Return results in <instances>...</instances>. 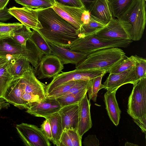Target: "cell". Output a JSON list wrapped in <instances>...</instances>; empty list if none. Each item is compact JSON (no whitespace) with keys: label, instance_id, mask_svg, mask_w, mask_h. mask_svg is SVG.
I'll use <instances>...</instances> for the list:
<instances>
[{"label":"cell","instance_id":"10","mask_svg":"<svg viewBox=\"0 0 146 146\" xmlns=\"http://www.w3.org/2000/svg\"><path fill=\"white\" fill-rule=\"evenodd\" d=\"M16 128L24 144L27 146H50L51 144L40 128L34 125L21 123Z\"/></svg>","mask_w":146,"mask_h":146},{"label":"cell","instance_id":"18","mask_svg":"<svg viewBox=\"0 0 146 146\" xmlns=\"http://www.w3.org/2000/svg\"><path fill=\"white\" fill-rule=\"evenodd\" d=\"M78 104V120L77 131L82 138L83 135L92 126L90 113L91 104L86 94Z\"/></svg>","mask_w":146,"mask_h":146},{"label":"cell","instance_id":"48","mask_svg":"<svg viewBox=\"0 0 146 146\" xmlns=\"http://www.w3.org/2000/svg\"><path fill=\"white\" fill-rule=\"evenodd\" d=\"M106 0V1H108V0Z\"/></svg>","mask_w":146,"mask_h":146},{"label":"cell","instance_id":"1","mask_svg":"<svg viewBox=\"0 0 146 146\" xmlns=\"http://www.w3.org/2000/svg\"><path fill=\"white\" fill-rule=\"evenodd\" d=\"M42 28L37 30L48 42L69 48L78 38L77 29L51 7L35 9Z\"/></svg>","mask_w":146,"mask_h":146},{"label":"cell","instance_id":"17","mask_svg":"<svg viewBox=\"0 0 146 146\" xmlns=\"http://www.w3.org/2000/svg\"><path fill=\"white\" fill-rule=\"evenodd\" d=\"M48 43L51 49V54L57 56L63 65L68 64L76 65L85 58L88 54Z\"/></svg>","mask_w":146,"mask_h":146},{"label":"cell","instance_id":"43","mask_svg":"<svg viewBox=\"0 0 146 146\" xmlns=\"http://www.w3.org/2000/svg\"><path fill=\"white\" fill-rule=\"evenodd\" d=\"M97 0H80L85 9L89 11Z\"/></svg>","mask_w":146,"mask_h":146},{"label":"cell","instance_id":"38","mask_svg":"<svg viewBox=\"0 0 146 146\" xmlns=\"http://www.w3.org/2000/svg\"><path fill=\"white\" fill-rule=\"evenodd\" d=\"M55 3L70 7L81 8L84 7L80 0H54Z\"/></svg>","mask_w":146,"mask_h":146},{"label":"cell","instance_id":"31","mask_svg":"<svg viewBox=\"0 0 146 146\" xmlns=\"http://www.w3.org/2000/svg\"><path fill=\"white\" fill-rule=\"evenodd\" d=\"M88 88L75 94H65L56 98L62 107L72 104L79 103L87 92Z\"/></svg>","mask_w":146,"mask_h":146},{"label":"cell","instance_id":"6","mask_svg":"<svg viewBox=\"0 0 146 146\" xmlns=\"http://www.w3.org/2000/svg\"><path fill=\"white\" fill-rule=\"evenodd\" d=\"M20 85L22 98L32 105L46 97V85L37 79L33 67L21 77Z\"/></svg>","mask_w":146,"mask_h":146},{"label":"cell","instance_id":"39","mask_svg":"<svg viewBox=\"0 0 146 146\" xmlns=\"http://www.w3.org/2000/svg\"><path fill=\"white\" fill-rule=\"evenodd\" d=\"M40 126V129L47 138L52 141V137L50 125L47 118L45 119Z\"/></svg>","mask_w":146,"mask_h":146},{"label":"cell","instance_id":"26","mask_svg":"<svg viewBox=\"0 0 146 146\" xmlns=\"http://www.w3.org/2000/svg\"><path fill=\"white\" fill-rule=\"evenodd\" d=\"M32 31L29 40L44 55L51 54V49L48 42L37 30H33Z\"/></svg>","mask_w":146,"mask_h":146},{"label":"cell","instance_id":"12","mask_svg":"<svg viewBox=\"0 0 146 146\" xmlns=\"http://www.w3.org/2000/svg\"><path fill=\"white\" fill-rule=\"evenodd\" d=\"M9 13L21 24L33 30H38L42 28L39 21L35 9L23 7H13L8 9Z\"/></svg>","mask_w":146,"mask_h":146},{"label":"cell","instance_id":"41","mask_svg":"<svg viewBox=\"0 0 146 146\" xmlns=\"http://www.w3.org/2000/svg\"><path fill=\"white\" fill-rule=\"evenodd\" d=\"M135 122L140 128L142 132L146 134V115L139 118L133 119Z\"/></svg>","mask_w":146,"mask_h":146},{"label":"cell","instance_id":"14","mask_svg":"<svg viewBox=\"0 0 146 146\" xmlns=\"http://www.w3.org/2000/svg\"><path fill=\"white\" fill-rule=\"evenodd\" d=\"M62 108L56 99L46 97L43 100L36 103L27 109L26 112L36 117L46 119L58 113Z\"/></svg>","mask_w":146,"mask_h":146},{"label":"cell","instance_id":"5","mask_svg":"<svg viewBox=\"0 0 146 146\" xmlns=\"http://www.w3.org/2000/svg\"><path fill=\"white\" fill-rule=\"evenodd\" d=\"M0 55H21L36 67L44 55L29 40L24 46L11 37L0 39Z\"/></svg>","mask_w":146,"mask_h":146},{"label":"cell","instance_id":"29","mask_svg":"<svg viewBox=\"0 0 146 146\" xmlns=\"http://www.w3.org/2000/svg\"><path fill=\"white\" fill-rule=\"evenodd\" d=\"M17 3L30 8L42 9L53 6L55 3L54 0H14Z\"/></svg>","mask_w":146,"mask_h":146},{"label":"cell","instance_id":"4","mask_svg":"<svg viewBox=\"0 0 146 146\" xmlns=\"http://www.w3.org/2000/svg\"><path fill=\"white\" fill-rule=\"evenodd\" d=\"M144 0H134L129 7L118 18L129 23L131 39L138 41L141 38L146 24V3Z\"/></svg>","mask_w":146,"mask_h":146},{"label":"cell","instance_id":"30","mask_svg":"<svg viewBox=\"0 0 146 146\" xmlns=\"http://www.w3.org/2000/svg\"><path fill=\"white\" fill-rule=\"evenodd\" d=\"M136 56L126 57L121 60L112 67L108 72L109 74H118L131 69L134 67Z\"/></svg>","mask_w":146,"mask_h":146},{"label":"cell","instance_id":"46","mask_svg":"<svg viewBox=\"0 0 146 146\" xmlns=\"http://www.w3.org/2000/svg\"><path fill=\"white\" fill-rule=\"evenodd\" d=\"M3 98H0V110L3 107H4L5 106V101H2Z\"/></svg>","mask_w":146,"mask_h":146},{"label":"cell","instance_id":"47","mask_svg":"<svg viewBox=\"0 0 146 146\" xmlns=\"http://www.w3.org/2000/svg\"><path fill=\"white\" fill-rule=\"evenodd\" d=\"M125 146H138V145L134 144L133 143H131L128 142H127L125 143Z\"/></svg>","mask_w":146,"mask_h":146},{"label":"cell","instance_id":"2","mask_svg":"<svg viewBox=\"0 0 146 146\" xmlns=\"http://www.w3.org/2000/svg\"><path fill=\"white\" fill-rule=\"evenodd\" d=\"M125 53L119 47L98 50L88 54L76 65V69L104 71L107 73L121 60L125 58Z\"/></svg>","mask_w":146,"mask_h":146},{"label":"cell","instance_id":"23","mask_svg":"<svg viewBox=\"0 0 146 146\" xmlns=\"http://www.w3.org/2000/svg\"><path fill=\"white\" fill-rule=\"evenodd\" d=\"M9 61L6 55H0V98L14 78L10 70Z\"/></svg>","mask_w":146,"mask_h":146},{"label":"cell","instance_id":"35","mask_svg":"<svg viewBox=\"0 0 146 146\" xmlns=\"http://www.w3.org/2000/svg\"><path fill=\"white\" fill-rule=\"evenodd\" d=\"M23 25L19 23H4L0 21V39L10 36L13 32Z\"/></svg>","mask_w":146,"mask_h":146},{"label":"cell","instance_id":"21","mask_svg":"<svg viewBox=\"0 0 146 146\" xmlns=\"http://www.w3.org/2000/svg\"><path fill=\"white\" fill-rule=\"evenodd\" d=\"M116 91L107 90L104 95V101L108 115L115 126L119 123L121 113L116 98Z\"/></svg>","mask_w":146,"mask_h":146},{"label":"cell","instance_id":"3","mask_svg":"<svg viewBox=\"0 0 146 146\" xmlns=\"http://www.w3.org/2000/svg\"><path fill=\"white\" fill-rule=\"evenodd\" d=\"M93 33L78 37L72 43L70 49L89 54L102 49L112 48H126L132 42L131 40H109L102 38Z\"/></svg>","mask_w":146,"mask_h":146},{"label":"cell","instance_id":"45","mask_svg":"<svg viewBox=\"0 0 146 146\" xmlns=\"http://www.w3.org/2000/svg\"><path fill=\"white\" fill-rule=\"evenodd\" d=\"M9 0H0V11L3 10L6 7Z\"/></svg>","mask_w":146,"mask_h":146},{"label":"cell","instance_id":"27","mask_svg":"<svg viewBox=\"0 0 146 146\" xmlns=\"http://www.w3.org/2000/svg\"><path fill=\"white\" fill-rule=\"evenodd\" d=\"M134 0H108L113 17L118 18L131 5Z\"/></svg>","mask_w":146,"mask_h":146},{"label":"cell","instance_id":"13","mask_svg":"<svg viewBox=\"0 0 146 146\" xmlns=\"http://www.w3.org/2000/svg\"><path fill=\"white\" fill-rule=\"evenodd\" d=\"M139 81L137 78L134 67L131 69L118 74H109L103 84L104 88L107 90L117 91L123 85L129 83L134 85Z\"/></svg>","mask_w":146,"mask_h":146},{"label":"cell","instance_id":"7","mask_svg":"<svg viewBox=\"0 0 146 146\" xmlns=\"http://www.w3.org/2000/svg\"><path fill=\"white\" fill-rule=\"evenodd\" d=\"M127 112L133 119L146 115V77L133 85L129 97Z\"/></svg>","mask_w":146,"mask_h":146},{"label":"cell","instance_id":"9","mask_svg":"<svg viewBox=\"0 0 146 146\" xmlns=\"http://www.w3.org/2000/svg\"><path fill=\"white\" fill-rule=\"evenodd\" d=\"M131 26L127 21L113 18L95 34L99 37L107 40H131Z\"/></svg>","mask_w":146,"mask_h":146},{"label":"cell","instance_id":"33","mask_svg":"<svg viewBox=\"0 0 146 146\" xmlns=\"http://www.w3.org/2000/svg\"><path fill=\"white\" fill-rule=\"evenodd\" d=\"M104 76L102 75L89 80L87 92L90 100H91L96 102L98 91L104 88L103 84L101 83L102 78Z\"/></svg>","mask_w":146,"mask_h":146},{"label":"cell","instance_id":"40","mask_svg":"<svg viewBox=\"0 0 146 146\" xmlns=\"http://www.w3.org/2000/svg\"><path fill=\"white\" fill-rule=\"evenodd\" d=\"M83 144L85 146H98L99 141L95 135H89L84 139Z\"/></svg>","mask_w":146,"mask_h":146},{"label":"cell","instance_id":"25","mask_svg":"<svg viewBox=\"0 0 146 146\" xmlns=\"http://www.w3.org/2000/svg\"><path fill=\"white\" fill-rule=\"evenodd\" d=\"M82 138L76 129H65L61 135L59 146H81Z\"/></svg>","mask_w":146,"mask_h":146},{"label":"cell","instance_id":"42","mask_svg":"<svg viewBox=\"0 0 146 146\" xmlns=\"http://www.w3.org/2000/svg\"><path fill=\"white\" fill-rule=\"evenodd\" d=\"M13 16L8 11V9L6 7L3 10L0 11V21L4 22L7 21Z\"/></svg>","mask_w":146,"mask_h":146},{"label":"cell","instance_id":"22","mask_svg":"<svg viewBox=\"0 0 146 146\" xmlns=\"http://www.w3.org/2000/svg\"><path fill=\"white\" fill-rule=\"evenodd\" d=\"M11 73L14 77L21 76L26 71L32 68L27 59L17 55H7Z\"/></svg>","mask_w":146,"mask_h":146},{"label":"cell","instance_id":"19","mask_svg":"<svg viewBox=\"0 0 146 146\" xmlns=\"http://www.w3.org/2000/svg\"><path fill=\"white\" fill-rule=\"evenodd\" d=\"M78 103L63 107L58 112L61 117L63 130L69 129L77 130L78 120Z\"/></svg>","mask_w":146,"mask_h":146},{"label":"cell","instance_id":"11","mask_svg":"<svg viewBox=\"0 0 146 146\" xmlns=\"http://www.w3.org/2000/svg\"><path fill=\"white\" fill-rule=\"evenodd\" d=\"M63 64L56 56L52 54L44 55L33 68L38 80L53 78L62 72Z\"/></svg>","mask_w":146,"mask_h":146},{"label":"cell","instance_id":"8","mask_svg":"<svg viewBox=\"0 0 146 146\" xmlns=\"http://www.w3.org/2000/svg\"><path fill=\"white\" fill-rule=\"evenodd\" d=\"M106 71L98 70L76 69L60 73L53 78L51 82L46 86V96L58 86L67 82L77 80H90L96 77L105 75Z\"/></svg>","mask_w":146,"mask_h":146},{"label":"cell","instance_id":"28","mask_svg":"<svg viewBox=\"0 0 146 146\" xmlns=\"http://www.w3.org/2000/svg\"><path fill=\"white\" fill-rule=\"evenodd\" d=\"M105 25L95 20L90 17L88 23L86 24H83L80 29H77L76 33L78 37H82L96 33L104 27Z\"/></svg>","mask_w":146,"mask_h":146},{"label":"cell","instance_id":"49","mask_svg":"<svg viewBox=\"0 0 146 146\" xmlns=\"http://www.w3.org/2000/svg\"><path fill=\"white\" fill-rule=\"evenodd\" d=\"M145 0V1H146V0Z\"/></svg>","mask_w":146,"mask_h":146},{"label":"cell","instance_id":"24","mask_svg":"<svg viewBox=\"0 0 146 146\" xmlns=\"http://www.w3.org/2000/svg\"><path fill=\"white\" fill-rule=\"evenodd\" d=\"M47 118L49 121L52 137V142L59 146L60 139L63 131L61 117L59 113H54Z\"/></svg>","mask_w":146,"mask_h":146},{"label":"cell","instance_id":"44","mask_svg":"<svg viewBox=\"0 0 146 146\" xmlns=\"http://www.w3.org/2000/svg\"><path fill=\"white\" fill-rule=\"evenodd\" d=\"M90 18V12L89 11L85 9L83 12L81 19L83 24H86L88 23Z\"/></svg>","mask_w":146,"mask_h":146},{"label":"cell","instance_id":"32","mask_svg":"<svg viewBox=\"0 0 146 146\" xmlns=\"http://www.w3.org/2000/svg\"><path fill=\"white\" fill-rule=\"evenodd\" d=\"M32 33L30 29L23 25L13 32L10 37L22 45L25 46Z\"/></svg>","mask_w":146,"mask_h":146},{"label":"cell","instance_id":"16","mask_svg":"<svg viewBox=\"0 0 146 146\" xmlns=\"http://www.w3.org/2000/svg\"><path fill=\"white\" fill-rule=\"evenodd\" d=\"M52 7L59 15L76 29H80L83 24L81 18L82 14L86 9L84 7H70L55 3Z\"/></svg>","mask_w":146,"mask_h":146},{"label":"cell","instance_id":"20","mask_svg":"<svg viewBox=\"0 0 146 146\" xmlns=\"http://www.w3.org/2000/svg\"><path fill=\"white\" fill-rule=\"evenodd\" d=\"M89 11L91 18L105 25L113 18L108 1L106 0H97Z\"/></svg>","mask_w":146,"mask_h":146},{"label":"cell","instance_id":"34","mask_svg":"<svg viewBox=\"0 0 146 146\" xmlns=\"http://www.w3.org/2000/svg\"><path fill=\"white\" fill-rule=\"evenodd\" d=\"M76 81H69L58 86L47 94L46 97L56 99L66 94L74 84Z\"/></svg>","mask_w":146,"mask_h":146},{"label":"cell","instance_id":"36","mask_svg":"<svg viewBox=\"0 0 146 146\" xmlns=\"http://www.w3.org/2000/svg\"><path fill=\"white\" fill-rule=\"evenodd\" d=\"M135 68L137 80L146 77V60L145 58L136 55Z\"/></svg>","mask_w":146,"mask_h":146},{"label":"cell","instance_id":"37","mask_svg":"<svg viewBox=\"0 0 146 146\" xmlns=\"http://www.w3.org/2000/svg\"><path fill=\"white\" fill-rule=\"evenodd\" d=\"M89 81V80H76L74 84L66 94L77 93L85 88H87Z\"/></svg>","mask_w":146,"mask_h":146},{"label":"cell","instance_id":"15","mask_svg":"<svg viewBox=\"0 0 146 146\" xmlns=\"http://www.w3.org/2000/svg\"><path fill=\"white\" fill-rule=\"evenodd\" d=\"M21 77H14L2 98L20 109H27L32 105L22 98L20 85Z\"/></svg>","mask_w":146,"mask_h":146}]
</instances>
